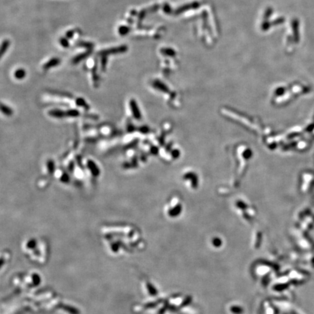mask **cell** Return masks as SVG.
Returning a JSON list of instances; mask_svg holds the SVG:
<instances>
[{"label": "cell", "mask_w": 314, "mask_h": 314, "mask_svg": "<svg viewBox=\"0 0 314 314\" xmlns=\"http://www.w3.org/2000/svg\"><path fill=\"white\" fill-rule=\"evenodd\" d=\"M74 31H73V30H70V31H68L66 32V37H67L68 39H71V38H73V37H74Z\"/></svg>", "instance_id": "obj_15"}, {"label": "cell", "mask_w": 314, "mask_h": 314, "mask_svg": "<svg viewBox=\"0 0 314 314\" xmlns=\"http://www.w3.org/2000/svg\"><path fill=\"white\" fill-rule=\"evenodd\" d=\"M50 113L52 116H54L55 117H58V118H60V117H61L63 115V112L61 111V110L51 111V112H50Z\"/></svg>", "instance_id": "obj_10"}, {"label": "cell", "mask_w": 314, "mask_h": 314, "mask_svg": "<svg viewBox=\"0 0 314 314\" xmlns=\"http://www.w3.org/2000/svg\"><path fill=\"white\" fill-rule=\"evenodd\" d=\"M127 50V47L126 45H122V46L117 47V48H112L106 50H103L102 51L99 52L98 55L101 56H107L109 55H116L120 54V53H124Z\"/></svg>", "instance_id": "obj_1"}, {"label": "cell", "mask_w": 314, "mask_h": 314, "mask_svg": "<svg viewBox=\"0 0 314 314\" xmlns=\"http://www.w3.org/2000/svg\"><path fill=\"white\" fill-rule=\"evenodd\" d=\"M26 74V73L25 70L23 69V68H19V69L16 70L14 76L17 79H23V78H25Z\"/></svg>", "instance_id": "obj_5"}, {"label": "cell", "mask_w": 314, "mask_h": 314, "mask_svg": "<svg viewBox=\"0 0 314 314\" xmlns=\"http://www.w3.org/2000/svg\"><path fill=\"white\" fill-rule=\"evenodd\" d=\"M88 167H89V170H90L91 172H92V173L94 175H98L99 171H98V169L97 168V166H96L95 162H92V161H89V162H88Z\"/></svg>", "instance_id": "obj_6"}, {"label": "cell", "mask_w": 314, "mask_h": 314, "mask_svg": "<svg viewBox=\"0 0 314 314\" xmlns=\"http://www.w3.org/2000/svg\"><path fill=\"white\" fill-rule=\"evenodd\" d=\"M1 111L5 115H10L12 113V110L7 106H5L4 104H1Z\"/></svg>", "instance_id": "obj_11"}, {"label": "cell", "mask_w": 314, "mask_h": 314, "mask_svg": "<svg viewBox=\"0 0 314 314\" xmlns=\"http://www.w3.org/2000/svg\"><path fill=\"white\" fill-rule=\"evenodd\" d=\"M60 43H61L62 46L65 48H68V47H69V42H68L67 39L64 38V37L60 40Z\"/></svg>", "instance_id": "obj_12"}, {"label": "cell", "mask_w": 314, "mask_h": 314, "mask_svg": "<svg viewBox=\"0 0 314 314\" xmlns=\"http://www.w3.org/2000/svg\"><path fill=\"white\" fill-rule=\"evenodd\" d=\"M107 56H102V58H101V68H102V71H105V67H106V64H107Z\"/></svg>", "instance_id": "obj_13"}, {"label": "cell", "mask_w": 314, "mask_h": 314, "mask_svg": "<svg viewBox=\"0 0 314 314\" xmlns=\"http://www.w3.org/2000/svg\"><path fill=\"white\" fill-rule=\"evenodd\" d=\"M76 103H77V105H79V106L84 107L86 105V102L83 98H77V100H76Z\"/></svg>", "instance_id": "obj_14"}, {"label": "cell", "mask_w": 314, "mask_h": 314, "mask_svg": "<svg viewBox=\"0 0 314 314\" xmlns=\"http://www.w3.org/2000/svg\"><path fill=\"white\" fill-rule=\"evenodd\" d=\"M130 31V28L126 26H121L119 28V34L121 36L127 35Z\"/></svg>", "instance_id": "obj_8"}, {"label": "cell", "mask_w": 314, "mask_h": 314, "mask_svg": "<svg viewBox=\"0 0 314 314\" xmlns=\"http://www.w3.org/2000/svg\"><path fill=\"white\" fill-rule=\"evenodd\" d=\"M130 108L132 110V113L134 115V116L136 119H141V113H140L139 111H138V105H137L135 100H131V101L130 102Z\"/></svg>", "instance_id": "obj_3"}, {"label": "cell", "mask_w": 314, "mask_h": 314, "mask_svg": "<svg viewBox=\"0 0 314 314\" xmlns=\"http://www.w3.org/2000/svg\"><path fill=\"white\" fill-rule=\"evenodd\" d=\"M60 63H61V60H60L59 58H52V59H50V61H49L48 62H47V63L44 65L43 68L45 70H48V69H50V68L57 66L58 65L60 64Z\"/></svg>", "instance_id": "obj_2"}, {"label": "cell", "mask_w": 314, "mask_h": 314, "mask_svg": "<svg viewBox=\"0 0 314 314\" xmlns=\"http://www.w3.org/2000/svg\"><path fill=\"white\" fill-rule=\"evenodd\" d=\"M10 46V41L9 40H4V42L1 44V56H3V55L6 53L8 48Z\"/></svg>", "instance_id": "obj_7"}, {"label": "cell", "mask_w": 314, "mask_h": 314, "mask_svg": "<svg viewBox=\"0 0 314 314\" xmlns=\"http://www.w3.org/2000/svg\"><path fill=\"white\" fill-rule=\"evenodd\" d=\"M78 47H80V48H87V50H91L93 48V44L91 43V42H80L77 44Z\"/></svg>", "instance_id": "obj_9"}, {"label": "cell", "mask_w": 314, "mask_h": 314, "mask_svg": "<svg viewBox=\"0 0 314 314\" xmlns=\"http://www.w3.org/2000/svg\"><path fill=\"white\" fill-rule=\"evenodd\" d=\"M90 54H91V50H89L88 51L85 52V53L78 55L77 56H76L75 58L73 59V61H72L73 63H74V64H76V63H79L80 61H82L84 59H85V58H87V57H88Z\"/></svg>", "instance_id": "obj_4"}]
</instances>
